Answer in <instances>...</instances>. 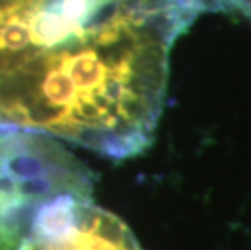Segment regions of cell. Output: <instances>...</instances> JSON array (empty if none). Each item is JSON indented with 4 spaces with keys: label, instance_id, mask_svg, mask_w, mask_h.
<instances>
[{
    "label": "cell",
    "instance_id": "obj_4",
    "mask_svg": "<svg viewBox=\"0 0 251 250\" xmlns=\"http://www.w3.org/2000/svg\"><path fill=\"white\" fill-rule=\"evenodd\" d=\"M222 3H232L233 7L243 10L247 13H251V0H222Z\"/></svg>",
    "mask_w": 251,
    "mask_h": 250
},
{
    "label": "cell",
    "instance_id": "obj_2",
    "mask_svg": "<svg viewBox=\"0 0 251 250\" xmlns=\"http://www.w3.org/2000/svg\"><path fill=\"white\" fill-rule=\"evenodd\" d=\"M91 192L89 171L57 138L0 129V250H18L44 206Z\"/></svg>",
    "mask_w": 251,
    "mask_h": 250
},
{
    "label": "cell",
    "instance_id": "obj_1",
    "mask_svg": "<svg viewBox=\"0 0 251 250\" xmlns=\"http://www.w3.org/2000/svg\"><path fill=\"white\" fill-rule=\"evenodd\" d=\"M162 39L157 0H0V129L109 150L148 108Z\"/></svg>",
    "mask_w": 251,
    "mask_h": 250
},
{
    "label": "cell",
    "instance_id": "obj_3",
    "mask_svg": "<svg viewBox=\"0 0 251 250\" xmlns=\"http://www.w3.org/2000/svg\"><path fill=\"white\" fill-rule=\"evenodd\" d=\"M18 250H143L124 221L91 196H62L34 218Z\"/></svg>",
    "mask_w": 251,
    "mask_h": 250
}]
</instances>
